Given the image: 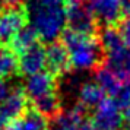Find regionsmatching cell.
Returning a JSON list of instances; mask_svg holds the SVG:
<instances>
[{"label":"cell","mask_w":130,"mask_h":130,"mask_svg":"<svg viewBox=\"0 0 130 130\" xmlns=\"http://www.w3.org/2000/svg\"><path fill=\"white\" fill-rule=\"evenodd\" d=\"M29 26L40 40L56 42L67 25V10L64 0H26L25 6Z\"/></svg>","instance_id":"1"},{"label":"cell","mask_w":130,"mask_h":130,"mask_svg":"<svg viewBox=\"0 0 130 130\" xmlns=\"http://www.w3.org/2000/svg\"><path fill=\"white\" fill-rule=\"evenodd\" d=\"M63 45L66 47L70 59V66L76 70H92L101 67L104 59V48L100 38L86 34H77L66 31L63 34Z\"/></svg>","instance_id":"2"},{"label":"cell","mask_w":130,"mask_h":130,"mask_svg":"<svg viewBox=\"0 0 130 130\" xmlns=\"http://www.w3.org/2000/svg\"><path fill=\"white\" fill-rule=\"evenodd\" d=\"M28 18L22 7H7L0 12V45L12 44L21 31L26 26Z\"/></svg>","instance_id":"3"},{"label":"cell","mask_w":130,"mask_h":130,"mask_svg":"<svg viewBox=\"0 0 130 130\" xmlns=\"http://www.w3.org/2000/svg\"><path fill=\"white\" fill-rule=\"evenodd\" d=\"M123 120L121 108L110 96L101 101L92 114V126L96 130H120Z\"/></svg>","instance_id":"4"},{"label":"cell","mask_w":130,"mask_h":130,"mask_svg":"<svg viewBox=\"0 0 130 130\" xmlns=\"http://www.w3.org/2000/svg\"><path fill=\"white\" fill-rule=\"evenodd\" d=\"M96 19L94 13L89 10L88 5H75L70 6L67 10V25L69 31L77 32V34H86V35H94L96 31Z\"/></svg>","instance_id":"5"},{"label":"cell","mask_w":130,"mask_h":130,"mask_svg":"<svg viewBox=\"0 0 130 130\" xmlns=\"http://www.w3.org/2000/svg\"><path fill=\"white\" fill-rule=\"evenodd\" d=\"M56 88H57L56 76H53L48 72H40L37 75L26 77L24 92L26 95V98L34 102L37 100H41L44 96H48V95L57 92Z\"/></svg>","instance_id":"6"},{"label":"cell","mask_w":130,"mask_h":130,"mask_svg":"<svg viewBox=\"0 0 130 130\" xmlns=\"http://www.w3.org/2000/svg\"><path fill=\"white\" fill-rule=\"evenodd\" d=\"M123 3L124 0H88V7L98 22L112 26L123 13Z\"/></svg>","instance_id":"7"},{"label":"cell","mask_w":130,"mask_h":130,"mask_svg":"<svg viewBox=\"0 0 130 130\" xmlns=\"http://www.w3.org/2000/svg\"><path fill=\"white\" fill-rule=\"evenodd\" d=\"M45 67L53 76H63L70 67L69 53L63 42H51L45 48Z\"/></svg>","instance_id":"8"},{"label":"cell","mask_w":130,"mask_h":130,"mask_svg":"<svg viewBox=\"0 0 130 130\" xmlns=\"http://www.w3.org/2000/svg\"><path fill=\"white\" fill-rule=\"evenodd\" d=\"M107 67L121 80L130 83V45L123 44L107 53Z\"/></svg>","instance_id":"9"},{"label":"cell","mask_w":130,"mask_h":130,"mask_svg":"<svg viewBox=\"0 0 130 130\" xmlns=\"http://www.w3.org/2000/svg\"><path fill=\"white\" fill-rule=\"evenodd\" d=\"M45 67V48L37 44L32 48L19 54L18 70L25 76H32L42 72Z\"/></svg>","instance_id":"10"},{"label":"cell","mask_w":130,"mask_h":130,"mask_svg":"<svg viewBox=\"0 0 130 130\" xmlns=\"http://www.w3.org/2000/svg\"><path fill=\"white\" fill-rule=\"evenodd\" d=\"M85 126V110L77 105L60 111L53 118V130H83Z\"/></svg>","instance_id":"11"},{"label":"cell","mask_w":130,"mask_h":130,"mask_svg":"<svg viewBox=\"0 0 130 130\" xmlns=\"http://www.w3.org/2000/svg\"><path fill=\"white\" fill-rule=\"evenodd\" d=\"M104 91L96 82H85L80 83L77 88V102L82 110L96 108L98 104L104 100Z\"/></svg>","instance_id":"12"},{"label":"cell","mask_w":130,"mask_h":130,"mask_svg":"<svg viewBox=\"0 0 130 130\" xmlns=\"http://www.w3.org/2000/svg\"><path fill=\"white\" fill-rule=\"evenodd\" d=\"M47 117L35 110L26 111L6 127V130H47Z\"/></svg>","instance_id":"13"},{"label":"cell","mask_w":130,"mask_h":130,"mask_svg":"<svg viewBox=\"0 0 130 130\" xmlns=\"http://www.w3.org/2000/svg\"><path fill=\"white\" fill-rule=\"evenodd\" d=\"M95 79H96V83L101 86V89H102L104 92H107L110 96H112V95L118 91V88L124 83V82H121V80H120V79H118V77L116 76L105 64H102L101 67L96 69Z\"/></svg>","instance_id":"14"},{"label":"cell","mask_w":130,"mask_h":130,"mask_svg":"<svg viewBox=\"0 0 130 130\" xmlns=\"http://www.w3.org/2000/svg\"><path fill=\"white\" fill-rule=\"evenodd\" d=\"M18 70V57L12 48L0 45V79H6Z\"/></svg>","instance_id":"15"},{"label":"cell","mask_w":130,"mask_h":130,"mask_svg":"<svg viewBox=\"0 0 130 130\" xmlns=\"http://www.w3.org/2000/svg\"><path fill=\"white\" fill-rule=\"evenodd\" d=\"M37 44H38V35L35 34V31L31 26H25L12 41V50L18 54H22L24 51L32 48Z\"/></svg>","instance_id":"16"},{"label":"cell","mask_w":130,"mask_h":130,"mask_svg":"<svg viewBox=\"0 0 130 130\" xmlns=\"http://www.w3.org/2000/svg\"><path fill=\"white\" fill-rule=\"evenodd\" d=\"M100 41L101 45L104 48V53H110L112 50L118 48L120 45H123L126 42L123 41V38L118 32V28H114V26H105L104 29L101 31L100 35Z\"/></svg>","instance_id":"17"},{"label":"cell","mask_w":130,"mask_h":130,"mask_svg":"<svg viewBox=\"0 0 130 130\" xmlns=\"http://www.w3.org/2000/svg\"><path fill=\"white\" fill-rule=\"evenodd\" d=\"M116 104H117L120 108H127V107H130V83H126L124 82L120 88H118V91L116 92V94L112 95V96H110Z\"/></svg>","instance_id":"18"},{"label":"cell","mask_w":130,"mask_h":130,"mask_svg":"<svg viewBox=\"0 0 130 130\" xmlns=\"http://www.w3.org/2000/svg\"><path fill=\"white\" fill-rule=\"evenodd\" d=\"M118 32L123 38V41L127 45H130V19H126L118 25Z\"/></svg>","instance_id":"19"},{"label":"cell","mask_w":130,"mask_h":130,"mask_svg":"<svg viewBox=\"0 0 130 130\" xmlns=\"http://www.w3.org/2000/svg\"><path fill=\"white\" fill-rule=\"evenodd\" d=\"M12 92L13 91L10 88V83L5 80V79H0V104H3Z\"/></svg>","instance_id":"20"},{"label":"cell","mask_w":130,"mask_h":130,"mask_svg":"<svg viewBox=\"0 0 130 130\" xmlns=\"http://www.w3.org/2000/svg\"><path fill=\"white\" fill-rule=\"evenodd\" d=\"M24 0H2L3 5H6L7 7H19V5L22 3Z\"/></svg>","instance_id":"21"},{"label":"cell","mask_w":130,"mask_h":130,"mask_svg":"<svg viewBox=\"0 0 130 130\" xmlns=\"http://www.w3.org/2000/svg\"><path fill=\"white\" fill-rule=\"evenodd\" d=\"M123 13L127 16V19H130V0H124V3H123Z\"/></svg>","instance_id":"22"},{"label":"cell","mask_w":130,"mask_h":130,"mask_svg":"<svg viewBox=\"0 0 130 130\" xmlns=\"http://www.w3.org/2000/svg\"><path fill=\"white\" fill-rule=\"evenodd\" d=\"M124 120H126L127 126L130 127V107H127V108H126V112H124Z\"/></svg>","instance_id":"23"},{"label":"cell","mask_w":130,"mask_h":130,"mask_svg":"<svg viewBox=\"0 0 130 130\" xmlns=\"http://www.w3.org/2000/svg\"><path fill=\"white\" fill-rule=\"evenodd\" d=\"M66 3H69L70 6H75V5H80L82 3V0H64Z\"/></svg>","instance_id":"24"},{"label":"cell","mask_w":130,"mask_h":130,"mask_svg":"<svg viewBox=\"0 0 130 130\" xmlns=\"http://www.w3.org/2000/svg\"><path fill=\"white\" fill-rule=\"evenodd\" d=\"M83 130H96V129H95L94 126H91V124H86V126L83 127Z\"/></svg>","instance_id":"25"},{"label":"cell","mask_w":130,"mask_h":130,"mask_svg":"<svg viewBox=\"0 0 130 130\" xmlns=\"http://www.w3.org/2000/svg\"><path fill=\"white\" fill-rule=\"evenodd\" d=\"M3 6H5V5H3V3H2V0H0V12L3 10Z\"/></svg>","instance_id":"26"}]
</instances>
